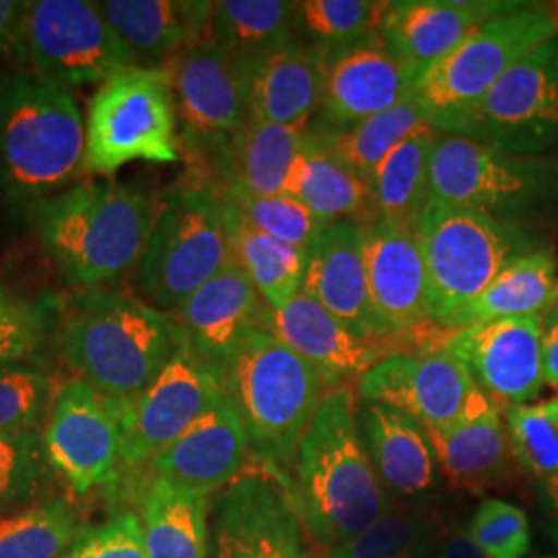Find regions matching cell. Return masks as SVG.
<instances>
[{
    "label": "cell",
    "mask_w": 558,
    "mask_h": 558,
    "mask_svg": "<svg viewBox=\"0 0 558 558\" xmlns=\"http://www.w3.org/2000/svg\"><path fill=\"white\" fill-rule=\"evenodd\" d=\"M180 158L179 114L166 69L129 66L87 104L85 174L110 177L131 161Z\"/></svg>",
    "instance_id": "obj_9"
},
{
    "label": "cell",
    "mask_w": 558,
    "mask_h": 558,
    "mask_svg": "<svg viewBox=\"0 0 558 558\" xmlns=\"http://www.w3.org/2000/svg\"><path fill=\"white\" fill-rule=\"evenodd\" d=\"M248 440L226 398L197 420L180 439L151 459V478L209 497L239 478Z\"/></svg>",
    "instance_id": "obj_23"
},
{
    "label": "cell",
    "mask_w": 558,
    "mask_h": 558,
    "mask_svg": "<svg viewBox=\"0 0 558 558\" xmlns=\"http://www.w3.org/2000/svg\"><path fill=\"white\" fill-rule=\"evenodd\" d=\"M230 259L251 279L265 304L276 311L302 290L308 248L292 246L263 234L221 197Z\"/></svg>",
    "instance_id": "obj_32"
},
{
    "label": "cell",
    "mask_w": 558,
    "mask_h": 558,
    "mask_svg": "<svg viewBox=\"0 0 558 558\" xmlns=\"http://www.w3.org/2000/svg\"><path fill=\"white\" fill-rule=\"evenodd\" d=\"M48 470L52 465L34 430L0 433V507L34 497Z\"/></svg>",
    "instance_id": "obj_44"
},
{
    "label": "cell",
    "mask_w": 558,
    "mask_h": 558,
    "mask_svg": "<svg viewBox=\"0 0 558 558\" xmlns=\"http://www.w3.org/2000/svg\"><path fill=\"white\" fill-rule=\"evenodd\" d=\"M184 345L177 320L122 292H89L64 325V354L106 398H137Z\"/></svg>",
    "instance_id": "obj_5"
},
{
    "label": "cell",
    "mask_w": 558,
    "mask_h": 558,
    "mask_svg": "<svg viewBox=\"0 0 558 558\" xmlns=\"http://www.w3.org/2000/svg\"><path fill=\"white\" fill-rule=\"evenodd\" d=\"M11 52L25 71L73 89L133 66L94 0L25 2Z\"/></svg>",
    "instance_id": "obj_11"
},
{
    "label": "cell",
    "mask_w": 558,
    "mask_h": 558,
    "mask_svg": "<svg viewBox=\"0 0 558 558\" xmlns=\"http://www.w3.org/2000/svg\"><path fill=\"white\" fill-rule=\"evenodd\" d=\"M308 133L302 129L251 120L230 140L197 154L216 191L240 189L253 195H283L292 166Z\"/></svg>",
    "instance_id": "obj_26"
},
{
    "label": "cell",
    "mask_w": 558,
    "mask_h": 558,
    "mask_svg": "<svg viewBox=\"0 0 558 558\" xmlns=\"http://www.w3.org/2000/svg\"><path fill=\"white\" fill-rule=\"evenodd\" d=\"M223 399L216 368L186 343L137 398L117 401L122 470H140Z\"/></svg>",
    "instance_id": "obj_14"
},
{
    "label": "cell",
    "mask_w": 558,
    "mask_h": 558,
    "mask_svg": "<svg viewBox=\"0 0 558 558\" xmlns=\"http://www.w3.org/2000/svg\"><path fill=\"white\" fill-rule=\"evenodd\" d=\"M209 500L151 478L141 499V530L149 558H209Z\"/></svg>",
    "instance_id": "obj_34"
},
{
    "label": "cell",
    "mask_w": 558,
    "mask_h": 558,
    "mask_svg": "<svg viewBox=\"0 0 558 558\" xmlns=\"http://www.w3.org/2000/svg\"><path fill=\"white\" fill-rule=\"evenodd\" d=\"M267 329L306 360L327 389L362 377L373 364L389 356L383 341L362 339L302 290L288 304L269 313Z\"/></svg>",
    "instance_id": "obj_24"
},
{
    "label": "cell",
    "mask_w": 558,
    "mask_h": 558,
    "mask_svg": "<svg viewBox=\"0 0 558 558\" xmlns=\"http://www.w3.org/2000/svg\"><path fill=\"white\" fill-rule=\"evenodd\" d=\"M461 137L505 154L558 151V36L513 64L480 101Z\"/></svg>",
    "instance_id": "obj_12"
},
{
    "label": "cell",
    "mask_w": 558,
    "mask_h": 558,
    "mask_svg": "<svg viewBox=\"0 0 558 558\" xmlns=\"http://www.w3.org/2000/svg\"><path fill=\"white\" fill-rule=\"evenodd\" d=\"M306 538L290 478L257 461L216 502L209 558H315Z\"/></svg>",
    "instance_id": "obj_13"
},
{
    "label": "cell",
    "mask_w": 558,
    "mask_h": 558,
    "mask_svg": "<svg viewBox=\"0 0 558 558\" xmlns=\"http://www.w3.org/2000/svg\"><path fill=\"white\" fill-rule=\"evenodd\" d=\"M80 532L66 500H40L0 515V558H66Z\"/></svg>",
    "instance_id": "obj_37"
},
{
    "label": "cell",
    "mask_w": 558,
    "mask_h": 558,
    "mask_svg": "<svg viewBox=\"0 0 558 558\" xmlns=\"http://www.w3.org/2000/svg\"><path fill=\"white\" fill-rule=\"evenodd\" d=\"M207 40L236 59H255L296 44L299 2L218 0L211 4Z\"/></svg>",
    "instance_id": "obj_36"
},
{
    "label": "cell",
    "mask_w": 558,
    "mask_h": 558,
    "mask_svg": "<svg viewBox=\"0 0 558 558\" xmlns=\"http://www.w3.org/2000/svg\"><path fill=\"white\" fill-rule=\"evenodd\" d=\"M555 304H557V308H558V300H557V302H555Z\"/></svg>",
    "instance_id": "obj_55"
},
{
    "label": "cell",
    "mask_w": 558,
    "mask_h": 558,
    "mask_svg": "<svg viewBox=\"0 0 558 558\" xmlns=\"http://www.w3.org/2000/svg\"><path fill=\"white\" fill-rule=\"evenodd\" d=\"M542 371L544 380L558 387V308L553 304L544 313V333H542Z\"/></svg>",
    "instance_id": "obj_48"
},
{
    "label": "cell",
    "mask_w": 558,
    "mask_h": 558,
    "mask_svg": "<svg viewBox=\"0 0 558 558\" xmlns=\"http://www.w3.org/2000/svg\"><path fill=\"white\" fill-rule=\"evenodd\" d=\"M221 393L240 420L257 461L283 465L325 398V380L269 329L255 327L214 366Z\"/></svg>",
    "instance_id": "obj_3"
},
{
    "label": "cell",
    "mask_w": 558,
    "mask_h": 558,
    "mask_svg": "<svg viewBox=\"0 0 558 558\" xmlns=\"http://www.w3.org/2000/svg\"><path fill=\"white\" fill-rule=\"evenodd\" d=\"M13 308H15V304L9 300V296L4 294V290L0 288V317H2V315H7V313H9V311H13Z\"/></svg>",
    "instance_id": "obj_52"
},
{
    "label": "cell",
    "mask_w": 558,
    "mask_h": 558,
    "mask_svg": "<svg viewBox=\"0 0 558 558\" xmlns=\"http://www.w3.org/2000/svg\"><path fill=\"white\" fill-rule=\"evenodd\" d=\"M360 435L387 493L424 499L437 484V458L426 428L408 414L375 401H360Z\"/></svg>",
    "instance_id": "obj_29"
},
{
    "label": "cell",
    "mask_w": 558,
    "mask_h": 558,
    "mask_svg": "<svg viewBox=\"0 0 558 558\" xmlns=\"http://www.w3.org/2000/svg\"><path fill=\"white\" fill-rule=\"evenodd\" d=\"M440 472L453 486L476 488L499 482L507 474L513 451L500 410L486 398L440 428H426Z\"/></svg>",
    "instance_id": "obj_30"
},
{
    "label": "cell",
    "mask_w": 558,
    "mask_h": 558,
    "mask_svg": "<svg viewBox=\"0 0 558 558\" xmlns=\"http://www.w3.org/2000/svg\"><path fill=\"white\" fill-rule=\"evenodd\" d=\"M156 199L117 180L85 179L36 205V228L71 283L96 290L140 265Z\"/></svg>",
    "instance_id": "obj_2"
},
{
    "label": "cell",
    "mask_w": 558,
    "mask_h": 558,
    "mask_svg": "<svg viewBox=\"0 0 558 558\" xmlns=\"http://www.w3.org/2000/svg\"><path fill=\"white\" fill-rule=\"evenodd\" d=\"M359 396L399 410L424 428L463 418L486 399L463 362L440 345L391 352L360 377Z\"/></svg>",
    "instance_id": "obj_16"
},
{
    "label": "cell",
    "mask_w": 558,
    "mask_h": 558,
    "mask_svg": "<svg viewBox=\"0 0 558 558\" xmlns=\"http://www.w3.org/2000/svg\"><path fill=\"white\" fill-rule=\"evenodd\" d=\"M292 497L313 544L325 553L364 532L391 509L389 493L360 435L359 405L348 387H336L300 440Z\"/></svg>",
    "instance_id": "obj_1"
},
{
    "label": "cell",
    "mask_w": 558,
    "mask_h": 558,
    "mask_svg": "<svg viewBox=\"0 0 558 558\" xmlns=\"http://www.w3.org/2000/svg\"><path fill=\"white\" fill-rule=\"evenodd\" d=\"M251 120L306 131L319 110L323 60L304 41L239 59Z\"/></svg>",
    "instance_id": "obj_28"
},
{
    "label": "cell",
    "mask_w": 558,
    "mask_h": 558,
    "mask_svg": "<svg viewBox=\"0 0 558 558\" xmlns=\"http://www.w3.org/2000/svg\"><path fill=\"white\" fill-rule=\"evenodd\" d=\"M66 558H149L140 518L124 511L98 527L81 530Z\"/></svg>",
    "instance_id": "obj_46"
},
{
    "label": "cell",
    "mask_w": 558,
    "mask_h": 558,
    "mask_svg": "<svg viewBox=\"0 0 558 558\" xmlns=\"http://www.w3.org/2000/svg\"><path fill=\"white\" fill-rule=\"evenodd\" d=\"M283 195L300 201L325 223L368 221V184L345 168L311 133L292 166Z\"/></svg>",
    "instance_id": "obj_33"
},
{
    "label": "cell",
    "mask_w": 558,
    "mask_h": 558,
    "mask_svg": "<svg viewBox=\"0 0 558 558\" xmlns=\"http://www.w3.org/2000/svg\"><path fill=\"white\" fill-rule=\"evenodd\" d=\"M544 495L548 499V505L553 507V511L558 513V476L550 480H544Z\"/></svg>",
    "instance_id": "obj_51"
},
{
    "label": "cell",
    "mask_w": 558,
    "mask_h": 558,
    "mask_svg": "<svg viewBox=\"0 0 558 558\" xmlns=\"http://www.w3.org/2000/svg\"><path fill=\"white\" fill-rule=\"evenodd\" d=\"M319 57L323 94L306 129L317 140L341 135L408 98L424 69L393 59L380 38Z\"/></svg>",
    "instance_id": "obj_17"
},
{
    "label": "cell",
    "mask_w": 558,
    "mask_h": 558,
    "mask_svg": "<svg viewBox=\"0 0 558 558\" xmlns=\"http://www.w3.org/2000/svg\"><path fill=\"white\" fill-rule=\"evenodd\" d=\"M505 424L513 458L527 474L558 476V396L505 410Z\"/></svg>",
    "instance_id": "obj_40"
},
{
    "label": "cell",
    "mask_w": 558,
    "mask_h": 558,
    "mask_svg": "<svg viewBox=\"0 0 558 558\" xmlns=\"http://www.w3.org/2000/svg\"><path fill=\"white\" fill-rule=\"evenodd\" d=\"M302 292L317 300L359 338L385 341L371 304L360 221L339 220L325 226L308 246Z\"/></svg>",
    "instance_id": "obj_21"
},
{
    "label": "cell",
    "mask_w": 558,
    "mask_h": 558,
    "mask_svg": "<svg viewBox=\"0 0 558 558\" xmlns=\"http://www.w3.org/2000/svg\"><path fill=\"white\" fill-rule=\"evenodd\" d=\"M368 292L383 339L433 320L428 271L414 230L389 221L362 223Z\"/></svg>",
    "instance_id": "obj_20"
},
{
    "label": "cell",
    "mask_w": 558,
    "mask_h": 558,
    "mask_svg": "<svg viewBox=\"0 0 558 558\" xmlns=\"http://www.w3.org/2000/svg\"><path fill=\"white\" fill-rule=\"evenodd\" d=\"M170 73L180 141L197 156L251 122L242 66L218 44L201 40L163 66Z\"/></svg>",
    "instance_id": "obj_18"
},
{
    "label": "cell",
    "mask_w": 558,
    "mask_h": 558,
    "mask_svg": "<svg viewBox=\"0 0 558 558\" xmlns=\"http://www.w3.org/2000/svg\"><path fill=\"white\" fill-rule=\"evenodd\" d=\"M558 300V281H557V290H555V302Z\"/></svg>",
    "instance_id": "obj_54"
},
{
    "label": "cell",
    "mask_w": 558,
    "mask_h": 558,
    "mask_svg": "<svg viewBox=\"0 0 558 558\" xmlns=\"http://www.w3.org/2000/svg\"><path fill=\"white\" fill-rule=\"evenodd\" d=\"M41 442L52 470L77 495L117 484L122 470L119 408L89 383L73 379L60 387Z\"/></svg>",
    "instance_id": "obj_15"
},
{
    "label": "cell",
    "mask_w": 558,
    "mask_h": 558,
    "mask_svg": "<svg viewBox=\"0 0 558 558\" xmlns=\"http://www.w3.org/2000/svg\"><path fill=\"white\" fill-rule=\"evenodd\" d=\"M52 377L40 366L20 360L0 364V433L34 430L41 416L52 408Z\"/></svg>",
    "instance_id": "obj_43"
},
{
    "label": "cell",
    "mask_w": 558,
    "mask_h": 558,
    "mask_svg": "<svg viewBox=\"0 0 558 558\" xmlns=\"http://www.w3.org/2000/svg\"><path fill=\"white\" fill-rule=\"evenodd\" d=\"M519 0H396L380 25V41L403 64L428 66L449 54L480 23L523 9Z\"/></svg>",
    "instance_id": "obj_22"
},
{
    "label": "cell",
    "mask_w": 558,
    "mask_h": 558,
    "mask_svg": "<svg viewBox=\"0 0 558 558\" xmlns=\"http://www.w3.org/2000/svg\"><path fill=\"white\" fill-rule=\"evenodd\" d=\"M271 308L239 267L230 260L216 278L172 311L184 343L216 366L251 329H267Z\"/></svg>",
    "instance_id": "obj_25"
},
{
    "label": "cell",
    "mask_w": 558,
    "mask_h": 558,
    "mask_svg": "<svg viewBox=\"0 0 558 558\" xmlns=\"http://www.w3.org/2000/svg\"><path fill=\"white\" fill-rule=\"evenodd\" d=\"M387 7V0H304L299 2L300 41L329 54L379 40Z\"/></svg>",
    "instance_id": "obj_38"
},
{
    "label": "cell",
    "mask_w": 558,
    "mask_h": 558,
    "mask_svg": "<svg viewBox=\"0 0 558 558\" xmlns=\"http://www.w3.org/2000/svg\"><path fill=\"white\" fill-rule=\"evenodd\" d=\"M435 539V525L422 511L393 507L359 536L327 550L323 558H405Z\"/></svg>",
    "instance_id": "obj_41"
},
{
    "label": "cell",
    "mask_w": 558,
    "mask_h": 558,
    "mask_svg": "<svg viewBox=\"0 0 558 558\" xmlns=\"http://www.w3.org/2000/svg\"><path fill=\"white\" fill-rule=\"evenodd\" d=\"M435 542V539H433ZM433 542L430 544H426L424 548H420V550H416V553H412L410 557L405 558H430V546H433Z\"/></svg>",
    "instance_id": "obj_53"
},
{
    "label": "cell",
    "mask_w": 558,
    "mask_h": 558,
    "mask_svg": "<svg viewBox=\"0 0 558 558\" xmlns=\"http://www.w3.org/2000/svg\"><path fill=\"white\" fill-rule=\"evenodd\" d=\"M468 534L490 558H523L530 553V519L507 500H484L468 525Z\"/></svg>",
    "instance_id": "obj_45"
},
{
    "label": "cell",
    "mask_w": 558,
    "mask_h": 558,
    "mask_svg": "<svg viewBox=\"0 0 558 558\" xmlns=\"http://www.w3.org/2000/svg\"><path fill=\"white\" fill-rule=\"evenodd\" d=\"M542 333L544 313L463 327L439 345L463 362L493 405L509 410L530 403L546 385Z\"/></svg>",
    "instance_id": "obj_19"
},
{
    "label": "cell",
    "mask_w": 558,
    "mask_h": 558,
    "mask_svg": "<svg viewBox=\"0 0 558 558\" xmlns=\"http://www.w3.org/2000/svg\"><path fill=\"white\" fill-rule=\"evenodd\" d=\"M439 137V131L424 122L380 161L368 182V221H389L416 232L430 201V161Z\"/></svg>",
    "instance_id": "obj_31"
},
{
    "label": "cell",
    "mask_w": 558,
    "mask_h": 558,
    "mask_svg": "<svg viewBox=\"0 0 558 558\" xmlns=\"http://www.w3.org/2000/svg\"><path fill=\"white\" fill-rule=\"evenodd\" d=\"M218 193L263 234L292 246L308 248L327 226L288 195H253L240 189H223Z\"/></svg>",
    "instance_id": "obj_42"
},
{
    "label": "cell",
    "mask_w": 558,
    "mask_h": 558,
    "mask_svg": "<svg viewBox=\"0 0 558 558\" xmlns=\"http://www.w3.org/2000/svg\"><path fill=\"white\" fill-rule=\"evenodd\" d=\"M557 36V9L536 2L480 23L449 54L422 69L412 94L424 119L442 135L461 137L497 81Z\"/></svg>",
    "instance_id": "obj_6"
},
{
    "label": "cell",
    "mask_w": 558,
    "mask_h": 558,
    "mask_svg": "<svg viewBox=\"0 0 558 558\" xmlns=\"http://www.w3.org/2000/svg\"><path fill=\"white\" fill-rule=\"evenodd\" d=\"M230 260L220 193L201 177L166 189L137 265L143 294L172 313Z\"/></svg>",
    "instance_id": "obj_8"
},
{
    "label": "cell",
    "mask_w": 558,
    "mask_h": 558,
    "mask_svg": "<svg viewBox=\"0 0 558 558\" xmlns=\"http://www.w3.org/2000/svg\"><path fill=\"white\" fill-rule=\"evenodd\" d=\"M430 558H490L468 534V530H451L430 546Z\"/></svg>",
    "instance_id": "obj_49"
},
{
    "label": "cell",
    "mask_w": 558,
    "mask_h": 558,
    "mask_svg": "<svg viewBox=\"0 0 558 558\" xmlns=\"http://www.w3.org/2000/svg\"><path fill=\"white\" fill-rule=\"evenodd\" d=\"M214 2L106 0L101 13L133 66L163 69L189 46L207 40Z\"/></svg>",
    "instance_id": "obj_27"
},
{
    "label": "cell",
    "mask_w": 558,
    "mask_h": 558,
    "mask_svg": "<svg viewBox=\"0 0 558 558\" xmlns=\"http://www.w3.org/2000/svg\"><path fill=\"white\" fill-rule=\"evenodd\" d=\"M430 201L523 226L558 205V160L505 154L442 135L430 161Z\"/></svg>",
    "instance_id": "obj_10"
},
{
    "label": "cell",
    "mask_w": 558,
    "mask_h": 558,
    "mask_svg": "<svg viewBox=\"0 0 558 558\" xmlns=\"http://www.w3.org/2000/svg\"><path fill=\"white\" fill-rule=\"evenodd\" d=\"M416 236L428 271L433 325L447 333L511 260L536 248L519 223L435 201H428Z\"/></svg>",
    "instance_id": "obj_7"
},
{
    "label": "cell",
    "mask_w": 558,
    "mask_h": 558,
    "mask_svg": "<svg viewBox=\"0 0 558 558\" xmlns=\"http://www.w3.org/2000/svg\"><path fill=\"white\" fill-rule=\"evenodd\" d=\"M25 2L0 0V50H11Z\"/></svg>",
    "instance_id": "obj_50"
},
{
    "label": "cell",
    "mask_w": 558,
    "mask_h": 558,
    "mask_svg": "<svg viewBox=\"0 0 558 558\" xmlns=\"http://www.w3.org/2000/svg\"><path fill=\"white\" fill-rule=\"evenodd\" d=\"M85 174V120L59 81L21 71L0 85V186L41 203Z\"/></svg>",
    "instance_id": "obj_4"
},
{
    "label": "cell",
    "mask_w": 558,
    "mask_h": 558,
    "mask_svg": "<svg viewBox=\"0 0 558 558\" xmlns=\"http://www.w3.org/2000/svg\"><path fill=\"white\" fill-rule=\"evenodd\" d=\"M38 341V320L15 306L0 317V364L25 356Z\"/></svg>",
    "instance_id": "obj_47"
},
{
    "label": "cell",
    "mask_w": 558,
    "mask_h": 558,
    "mask_svg": "<svg viewBox=\"0 0 558 558\" xmlns=\"http://www.w3.org/2000/svg\"><path fill=\"white\" fill-rule=\"evenodd\" d=\"M557 281L553 255L534 248L511 260L478 299L463 308L449 333L480 323L542 315L555 304Z\"/></svg>",
    "instance_id": "obj_35"
},
{
    "label": "cell",
    "mask_w": 558,
    "mask_h": 558,
    "mask_svg": "<svg viewBox=\"0 0 558 558\" xmlns=\"http://www.w3.org/2000/svg\"><path fill=\"white\" fill-rule=\"evenodd\" d=\"M424 122L426 119L420 110L418 101L414 94H410L389 110L360 122L341 135L331 140H315L368 184L389 151Z\"/></svg>",
    "instance_id": "obj_39"
}]
</instances>
